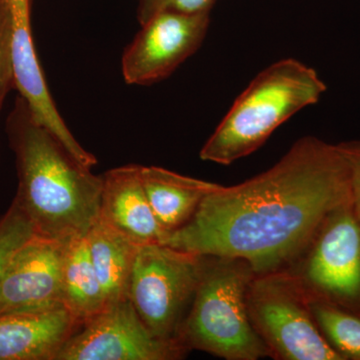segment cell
<instances>
[{
    "instance_id": "cell-15",
    "label": "cell",
    "mask_w": 360,
    "mask_h": 360,
    "mask_svg": "<svg viewBox=\"0 0 360 360\" xmlns=\"http://www.w3.org/2000/svg\"><path fill=\"white\" fill-rule=\"evenodd\" d=\"M85 238L108 304L127 298L141 245L99 219L90 227Z\"/></svg>"
},
{
    "instance_id": "cell-10",
    "label": "cell",
    "mask_w": 360,
    "mask_h": 360,
    "mask_svg": "<svg viewBox=\"0 0 360 360\" xmlns=\"http://www.w3.org/2000/svg\"><path fill=\"white\" fill-rule=\"evenodd\" d=\"M71 239L35 233L21 246L0 281V315L63 307L61 274Z\"/></svg>"
},
{
    "instance_id": "cell-21",
    "label": "cell",
    "mask_w": 360,
    "mask_h": 360,
    "mask_svg": "<svg viewBox=\"0 0 360 360\" xmlns=\"http://www.w3.org/2000/svg\"><path fill=\"white\" fill-rule=\"evenodd\" d=\"M349 165L350 200L357 219L360 220V141L342 143Z\"/></svg>"
},
{
    "instance_id": "cell-11",
    "label": "cell",
    "mask_w": 360,
    "mask_h": 360,
    "mask_svg": "<svg viewBox=\"0 0 360 360\" xmlns=\"http://www.w3.org/2000/svg\"><path fill=\"white\" fill-rule=\"evenodd\" d=\"M11 20V56L14 87L20 92L37 122L49 130L85 167L96 165V156L85 150L52 101L40 66L30 23V0H6Z\"/></svg>"
},
{
    "instance_id": "cell-13",
    "label": "cell",
    "mask_w": 360,
    "mask_h": 360,
    "mask_svg": "<svg viewBox=\"0 0 360 360\" xmlns=\"http://www.w3.org/2000/svg\"><path fill=\"white\" fill-rule=\"evenodd\" d=\"M80 328L65 307L0 315V360H54Z\"/></svg>"
},
{
    "instance_id": "cell-18",
    "label": "cell",
    "mask_w": 360,
    "mask_h": 360,
    "mask_svg": "<svg viewBox=\"0 0 360 360\" xmlns=\"http://www.w3.org/2000/svg\"><path fill=\"white\" fill-rule=\"evenodd\" d=\"M35 233L32 220L13 198L8 210L0 217V281L14 255Z\"/></svg>"
},
{
    "instance_id": "cell-7",
    "label": "cell",
    "mask_w": 360,
    "mask_h": 360,
    "mask_svg": "<svg viewBox=\"0 0 360 360\" xmlns=\"http://www.w3.org/2000/svg\"><path fill=\"white\" fill-rule=\"evenodd\" d=\"M309 297L360 314V220L352 201L333 210L285 269Z\"/></svg>"
},
{
    "instance_id": "cell-3",
    "label": "cell",
    "mask_w": 360,
    "mask_h": 360,
    "mask_svg": "<svg viewBox=\"0 0 360 360\" xmlns=\"http://www.w3.org/2000/svg\"><path fill=\"white\" fill-rule=\"evenodd\" d=\"M326 85L295 58L277 61L250 82L201 148V160L229 165L257 151L291 116L319 103Z\"/></svg>"
},
{
    "instance_id": "cell-6",
    "label": "cell",
    "mask_w": 360,
    "mask_h": 360,
    "mask_svg": "<svg viewBox=\"0 0 360 360\" xmlns=\"http://www.w3.org/2000/svg\"><path fill=\"white\" fill-rule=\"evenodd\" d=\"M253 328L278 360H342L321 335L309 297L286 270L255 274L246 295Z\"/></svg>"
},
{
    "instance_id": "cell-4",
    "label": "cell",
    "mask_w": 360,
    "mask_h": 360,
    "mask_svg": "<svg viewBox=\"0 0 360 360\" xmlns=\"http://www.w3.org/2000/svg\"><path fill=\"white\" fill-rule=\"evenodd\" d=\"M255 276L245 260L205 255L193 304L180 330L186 352L200 350L226 360L270 357L251 324L246 295Z\"/></svg>"
},
{
    "instance_id": "cell-14",
    "label": "cell",
    "mask_w": 360,
    "mask_h": 360,
    "mask_svg": "<svg viewBox=\"0 0 360 360\" xmlns=\"http://www.w3.org/2000/svg\"><path fill=\"white\" fill-rule=\"evenodd\" d=\"M141 175L151 208L168 234L193 219L206 196L219 186L158 167H141Z\"/></svg>"
},
{
    "instance_id": "cell-8",
    "label": "cell",
    "mask_w": 360,
    "mask_h": 360,
    "mask_svg": "<svg viewBox=\"0 0 360 360\" xmlns=\"http://www.w3.org/2000/svg\"><path fill=\"white\" fill-rule=\"evenodd\" d=\"M187 352L158 340L129 297L108 303L65 341L54 360H176Z\"/></svg>"
},
{
    "instance_id": "cell-5",
    "label": "cell",
    "mask_w": 360,
    "mask_h": 360,
    "mask_svg": "<svg viewBox=\"0 0 360 360\" xmlns=\"http://www.w3.org/2000/svg\"><path fill=\"white\" fill-rule=\"evenodd\" d=\"M205 262V255L162 243L139 246L127 297L158 340L180 345Z\"/></svg>"
},
{
    "instance_id": "cell-22",
    "label": "cell",
    "mask_w": 360,
    "mask_h": 360,
    "mask_svg": "<svg viewBox=\"0 0 360 360\" xmlns=\"http://www.w3.org/2000/svg\"><path fill=\"white\" fill-rule=\"evenodd\" d=\"M0 1H2V0H0Z\"/></svg>"
},
{
    "instance_id": "cell-17",
    "label": "cell",
    "mask_w": 360,
    "mask_h": 360,
    "mask_svg": "<svg viewBox=\"0 0 360 360\" xmlns=\"http://www.w3.org/2000/svg\"><path fill=\"white\" fill-rule=\"evenodd\" d=\"M307 297L312 316L328 345L342 360H360V314Z\"/></svg>"
},
{
    "instance_id": "cell-2",
    "label": "cell",
    "mask_w": 360,
    "mask_h": 360,
    "mask_svg": "<svg viewBox=\"0 0 360 360\" xmlns=\"http://www.w3.org/2000/svg\"><path fill=\"white\" fill-rule=\"evenodd\" d=\"M15 155V198L39 236L66 240L86 236L99 217L103 176L92 174L33 117L20 96L6 122Z\"/></svg>"
},
{
    "instance_id": "cell-9",
    "label": "cell",
    "mask_w": 360,
    "mask_h": 360,
    "mask_svg": "<svg viewBox=\"0 0 360 360\" xmlns=\"http://www.w3.org/2000/svg\"><path fill=\"white\" fill-rule=\"evenodd\" d=\"M210 21V13L163 11L141 23L122 56L127 84L150 85L169 77L200 49Z\"/></svg>"
},
{
    "instance_id": "cell-12",
    "label": "cell",
    "mask_w": 360,
    "mask_h": 360,
    "mask_svg": "<svg viewBox=\"0 0 360 360\" xmlns=\"http://www.w3.org/2000/svg\"><path fill=\"white\" fill-rule=\"evenodd\" d=\"M141 165L108 170L103 176L98 219L137 245L163 243L168 233L161 226L144 191Z\"/></svg>"
},
{
    "instance_id": "cell-16",
    "label": "cell",
    "mask_w": 360,
    "mask_h": 360,
    "mask_svg": "<svg viewBox=\"0 0 360 360\" xmlns=\"http://www.w3.org/2000/svg\"><path fill=\"white\" fill-rule=\"evenodd\" d=\"M61 302L80 326L108 305L85 236L68 243L61 274Z\"/></svg>"
},
{
    "instance_id": "cell-20",
    "label": "cell",
    "mask_w": 360,
    "mask_h": 360,
    "mask_svg": "<svg viewBox=\"0 0 360 360\" xmlns=\"http://www.w3.org/2000/svg\"><path fill=\"white\" fill-rule=\"evenodd\" d=\"M215 1L217 0H139L137 20L141 25L151 16L163 11L187 14L210 13Z\"/></svg>"
},
{
    "instance_id": "cell-1",
    "label": "cell",
    "mask_w": 360,
    "mask_h": 360,
    "mask_svg": "<svg viewBox=\"0 0 360 360\" xmlns=\"http://www.w3.org/2000/svg\"><path fill=\"white\" fill-rule=\"evenodd\" d=\"M350 200L342 143L302 137L276 165L208 194L193 219L162 245L245 260L255 274L285 269L333 210Z\"/></svg>"
},
{
    "instance_id": "cell-19",
    "label": "cell",
    "mask_w": 360,
    "mask_h": 360,
    "mask_svg": "<svg viewBox=\"0 0 360 360\" xmlns=\"http://www.w3.org/2000/svg\"><path fill=\"white\" fill-rule=\"evenodd\" d=\"M13 87L11 14L6 0H2L0 1V111L7 94Z\"/></svg>"
}]
</instances>
